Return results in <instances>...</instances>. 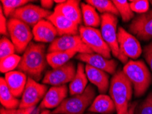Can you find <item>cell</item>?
Returning <instances> with one entry per match:
<instances>
[{"instance_id":"cell-2","label":"cell","mask_w":152,"mask_h":114,"mask_svg":"<svg viewBox=\"0 0 152 114\" xmlns=\"http://www.w3.org/2000/svg\"><path fill=\"white\" fill-rule=\"evenodd\" d=\"M132 94V84L129 79L119 70L114 74L110 85V95L116 107L117 114H126Z\"/></svg>"},{"instance_id":"cell-41","label":"cell","mask_w":152,"mask_h":114,"mask_svg":"<svg viewBox=\"0 0 152 114\" xmlns=\"http://www.w3.org/2000/svg\"><path fill=\"white\" fill-rule=\"evenodd\" d=\"M151 2H152V1H151Z\"/></svg>"},{"instance_id":"cell-6","label":"cell","mask_w":152,"mask_h":114,"mask_svg":"<svg viewBox=\"0 0 152 114\" xmlns=\"http://www.w3.org/2000/svg\"><path fill=\"white\" fill-rule=\"evenodd\" d=\"M79 34L82 40L94 53L107 59H110V50L109 45L104 40L100 30L86 26H80Z\"/></svg>"},{"instance_id":"cell-19","label":"cell","mask_w":152,"mask_h":114,"mask_svg":"<svg viewBox=\"0 0 152 114\" xmlns=\"http://www.w3.org/2000/svg\"><path fill=\"white\" fill-rule=\"evenodd\" d=\"M54 12L61 14L78 25L81 23L82 12L80 8V1L68 0L63 4H57L54 9Z\"/></svg>"},{"instance_id":"cell-39","label":"cell","mask_w":152,"mask_h":114,"mask_svg":"<svg viewBox=\"0 0 152 114\" xmlns=\"http://www.w3.org/2000/svg\"><path fill=\"white\" fill-rule=\"evenodd\" d=\"M40 114H50V111L49 110H44L40 113Z\"/></svg>"},{"instance_id":"cell-26","label":"cell","mask_w":152,"mask_h":114,"mask_svg":"<svg viewBox=\"0 0 152 114\" xmlns=\"http://www.w3.org/2000/svg\"><path fill=\"white\" fill-rule=\"evenodd\" d=\"M87 4H89L103 14H112L114 15H119L118 10L114 5L113 1L109 0H87Z\"/></svg>"},{"instance_id":"cell-18","label":"cell","mask_w":152,"mask_h":114,"mask_svg":"<svg viewBox=\"0 0 152 114\" xmlns=\"http://www.w3.org/2000/svg\"><path fill=\"white\" fill-rule=\"evenodd\" d=\"M4 79L14 96L16 98L22 96L28 79L26 74L21 71H11L6 73Z\"/></svg>"},{"instance_id":"cell-20","label":"cell","mask_w":152,"mask_h":114,"mask_svg":"<svg viewBox=\"0 0 152 114\" xmlns=\"http://www.w3.org/2000/svg\"><path fill=\"white\" fill-rule=\"evenodd\" d=\"M85 73L89 81L98 88L101 94L107 92L109 85V76L106 72L87 64Z\"/></svg>"},{"instance_id":"cell-13","label":"cell","mask_w":152,"mask_h":114,"mask_svg":"<svg viewBox=\"0 0 152 114\" xmlns=\"http://www.w3.org/2000/svg\"><path fill=\"white\" fill-rule=\"evenodd\" d=\"M129 30L140 40L152 39V10L136 17L131 22Z\"/></svg>"},{"instance_id":"cell-3","label":"cell","mask_w":152,"mask_h":114,"mask_svg":"<svg viewBox=\"0 0 152 114\" xmlns=\"http://www.w3.org/2000/svg\"><path fill=\"white\" fill-rule=\"evenodd\" d=\"M123 71L134 87L135 96H142L152 81L151 74L143 61L130 60L124 66Z\"/></svg>"},{"instance_id":"cell-25","label":"cell","mask_w":152,"mask_h":114,"mask_svg":"<svg viewBox=\"0 0 152 114\" xmlns=\"http://www.w3.org/2000/svg\"><path fill=\"white\" fill-rule=\"evenodd\" d=\"M81 10L83 21L86 27H97L101 25L100 17L96 8L88 4H81Z\"/></svg>"},{"instance_id":"cell-1","label":"cell","mask_w":152,"mask_h":114,"mask_svg":"<svg viewBox=\"0 0 152 114\" xmlns=\"http://www.w3.org/2000/svg\"><path fill=\"white\" fill-rule=\"evenodd\" d=\"M47 56L44 44L31 42L25 51L18 69L33 79L39 81L48 63Z\"/></svg>"},{"instance_id":"cell-40","label":"cell","mask_w":152,"mask_h":114,"mask_svg":"<svg viewBox=\"0 0 152 114\" xmlns=\"http://www.w3.org/2000/svg\"><path fill=\"white\" fill-rule=\"evenodd\" d=\"M86 114H94V113H86Z\"/></svg>"},{"instance_id":"cell-37","label":"cell","mask_w":152,"mask_h":114,"mask_svg":"<svg viewBox=\"0 0 152 114\" xmlns=\"http://www.w3.org/2000/svg\"><path fill=\"white\" fill-rule=\"evenodd\" d=\"M137 103H134L132 104H130L128 108V110L126 114H134L135 109L137 108Z\"/></svg>"},{"instance_id":"cell-35","label":"cell","mask_w":152,"mask_h":114,"mask_svg":"<svg viewBox=\"0 0 152 114\" xmlns=\"http://www.w3.org/2000/svg\"><path fill=\"white\" fill-rule=\"evenodd\" d=\"M144 57L152 71V43L144 47Z\"/></svg>"},{"instance_id":"cell-32","label":"cell","mask_w":152,"mask_h":114,"mask_svg":"<svg viewBox=\"0 0 152 114\" xmlns=\"http://www.w3.org/2000/svg\"><path fill=\"white\" fill-rule=\"evenodd\" d=\"M130 6L133 13L134 12L141 15L148 12L149 3L147 0H135L130 1Z\"/></svg>"},{"instance_id":"cell-12","label":"cell","mask_w":152,"mask_h":114,"mask_svg":"<svg viewBox=\"0 0 152 114\" xmlns=\"http://www.w3.org/2000/svg\"><path fill=\"white\" fill-rule=\"evenodd\" d=\"M77 69L72 62H69L64 66L48 71L44 76L43 84L61 86L71 82L75 77Z\"/></svg>"},{"instance_id":"cell-24","label":"cell","mask_w":152,"mask_h":114,"mask_svg":"<svg viewBox=\"0 0 152 114\" xmlns=\"http://www.w3.org/2000/svg\"><path fill=\"white\" fill-rule=\"evenodd\" d=\"M77 51H55L49 53L47 59L49 64L53 68H57L69 62L71 58L76 55Z\"/></svg>"},{"instance_id":"cell-27","label":"cell","mask_w":152,"mask_h":114,"mask_svg":"<svg viewBox=\"0 0 152 114\" xmlns=\"http://www.w3.org/2000/svg\"><path fill=\"white\" fill-rule=\"evenodd\" d=\"M21 57L18 55L13 54L10 56L1 60L0 61V71L2 73H8L12 71L14 69L18 66Z\"/></svg>"},{"instance_id":"cell-14","label":"cell","mask_w":152,"mask_h":114,"mask_svg":"<svg viewBox=\"0 0 152 114\" xmlns=\"http://www.w3.org/2000/svg\"><path fill=\"white\" fill-rule=\"evenodd\" d=\"M76 58L106 73L110 74L116 73L117 62L114 60H109L97 53H79Z\"/></svg>"},{"instance_id":"cell-31","label":"cell","mask_w":152,"mask_h":114,"mask_svg":"<svg viewBox=\"0 0 152 114\" xmlns=\"http://www.w3.org/2000/svg\"><path fill=\"white\" fill-rule=\"evenodd\" d=\"M135 114H152V92L149 93L146 99L137 107Z\"/></svg>"},{"instance_id":"cell-29","label":"cell","mask_w":152,"mask_h":114,"mask_svg":"<svg viewBox=\"0 0 152 114\" xmlns=\"http://www.w3.org/2000/svg\"><path fill=\"white\" fill-rule=\"evenodd\" d=\"M29 1L27 0H1L2 9L6 17H9L18 8L25 6Z\"/></svg>"},{"instance_id":"cell-38","label":"cell","mask_w":152,"mask_h":114,"mask_svg":"<svg viewBox=\"0 0 152 114\" xmlns=\"http://www.w3.org/2000/svg\"><path fill=\"white\" fill-rule=\"evenodd\" d=\"M66 1L65 0H55L54 2H55V3H57V4H63Z\"/></svg>"},{"instance_id":"cell-7","label":"cell","mask_w":152,"mask_h":114,"mask_svg":"<svg viewBox=\"0 0 152 114\" xmlns=\"http://www.w3.org/2000/svg\"><path fill=\"white\" fill-rule=\"evenodd\" d=\"M101 18V34L104 41L111 50L115 57L121 61V55L117 41V16L112 14H102Z\"/></svg>"},{"instance_id":"cell-16","label":"cell","mask_w":152,"mask_h":114,"mask_svg":"<svg viewBox=\"0 0 152 114\" xmlns=\"http://www.w3.org/2000/svg\"><path fill=\"white\" fill-rule=\"evenodd\" d=\"M68 94L66 85L53 86L48 90L40 104V109H56L60 105Z\"/></svg>"},{"instance_id":"cell-5","label":"cell","mask_w":152,"mask_h":114,"mask_svg":"<svg viewBox=\"0 0 152 114\" xmlns=\"http://www.w3.org/2000/svg\"><path fill=\"white\" fill-rule=\"evenodd\" d=\"M8 31L16 51L25 52L33 37L30 27L21 21L11 18L8 21Z\"/></svg>"},{"instance_id":"cell-33","label":"cell","mask_w":152,"mask_h":114,"mask_svg":"<svg viewBox=\"0 0 152 114\" xmlns=\"http://www.w3.org/2000/svg\"><path fill=\"white\" fill-rule=\"evenodd\" d=\"M36 107L27 109H7L4 107L1 108V114H31L34 112Z\"/></svg>"},{"instance_id":"cell-34","label":"cell","mask_w":152,"mask_h":114,"mask_svg":"<svg viewBox=\"0 0 152 114\" xmlns=\"http://www.w3.org/2000/svg\"><path fill=\"white\" fill-rule=\"evenodd\" d=\"M0 32L2 35H7V31H8V23L6 21V17L4 16L3 13V9L1 6L0 8Z\"/></svg>"},{"instance_id":"cell-28","label":"cell","mask_w":152,"mask_h":114,"mask_svg":"<svg viewBox=\"0 0 152 114\" xmlns=\"http://www.w3.org/2000/svg\"><path fill=\"white\" fill-rule=\"evenodd\" d=\"M113 2L118 10L119 14L121 15L124 22H128L134 17V13L131 10L130 4L127 1L114 0Z\"/></svg>"},{"instance_id":"cell-21","label":"cell","mask_w":152,"mask_h":114,"mask_svg":"<svg viewBox=\"0 0 152 114\" xmlns=\"http://www.w3.org/2000/svg\"><path fill=\"white\" fill-rule=\"evenodd\" d=\"M87 76L85 73V66L83 63H79L77 68V73L72 81L70 83L69 90L72 96L82 94L87 88Z\"/></svg>"},{"instance_id":"cell-4","label":"cell","mask_w":152,"mask_h":114,"mask_svg":"<svg viewBox=\"0 0 152 114\" xmlns=\"http://www.w3.org/2000/svg\"><path fill=\"white\" fill-rule=\"evenodd\" d=\"M96 91L91 85L87 86L82 94L75 95L64 100L50 114H83L95 99Z\"/></svg>"},{"instance_id":"cell-8","label":"cell","mask_w":152,"mask_h":114,"mask_svg":"<svg viewBox=\"0 0 152 114\" xmlns=\"http://www.w3.org/2000/svg\"><path fill=\"white\" fill-rule=\"evenodd\" d=\"M117 41L121 55V62L127 64L128 58L135 60L142 53V49L139 40L132 34L119 27L117 31Z\"/></svg>"},{"instance_id":"cell-30","label":"cell","mask_w":152,"mask_h":114,"mask_svg":"<svg viewBox=\"0 0 152 114\" xmlns=\"http://www.w3.org/2000/svg\"><path fill=\"white\" fill-rule=\"evenodd\" d=\"M16 51L15 45L6 37H2L0 41V60L15 54Z\"/></svg>"},{"instance_id":"cell-15","label":"cell","mask_w":152,"mask_h":114,"mask_svg":"<svg viewBox=\"0 0 152 114\" xmlns=\"http://www.w3.org/2000/svg\"><path fill=\"white\" fill-rule=\"evenodd\" d=\"M48 20L53 23L60 36H77L79 33V25L56 12H53L48 17Z\"/></svg>"},{"instance_id":"cell-23","label":"cell","mask_w":152,"mask_h":114,"mask_svg":"<svg viewBox=\"0 0 152 114\" xmlns=\"http://www.w3.org/2000/svg\"><path fill=\"white\" fill-rule=\"evenodd\" d=\"M0 101L3 107L7 109H15L19 107L20 102L9 89L5 79H0Z\"/></svg>"},{"instance_id":"cell-36","label":"cell","mask_w":152,"mask_h":114,"mask_svg":"<svg viewBox=\"0 0 152 114\" xmlns=\"http://www.w3.org/2000/svg\"><path fill=\"white\" fill-rule=\"evenodd\" d=\"M40 2L42 8L47 10L51 8L54 4V1H51V0H42Z\"/></svg>"},{"instance_id":"cell-9","label":"cell","mask_w":152,"mask_h":114,"mask_svg":"<svg viewBox=\"0 0 152 114\" xmlns=\"http://www.w3.org/2000/svg\"><path fill=\"white\" fill-rule=\"evenodd\" d=\"M77 51L79 53H93L94 52L83 42L79 35L60 36L50 43L48 51Z\"/></svg>"},{"instance_id":"cell-10","label":"cell","mask_w":152,"mask_h":114,"mask_svg":"<svg viewBox=\"0 0 152 114\" xmlns=\"http://www.w3.org/2000/svg\"><path fill=\"white\" fill-rule=\"evenodd\" d=\"M51 12L34 4H28L18 8L11 15V18L21 21L29 27L35 25L51 15Z\"/></svg>"},{"instance_id":"cell-11","label":"cell","mask_w":152,"mask_h":114,"mask_svg":"<svg viewBox=\"0 0 152 114\" xmlns=\"http://www.w3.org/2000/svg\"><path fill=\"white\" fill-rule=\"evenodd\" d=\"M47 92V86L40 84L36 80L30 77L28 78L23 94L22 95L21 101L20 102V109H27L36 107L41 99Z\"/></svg>"},{"instance_id":"cell-22","label":"cell","mask_w":152,"mask_h":114,"mask_svg":"<svg viewBox=\"0 0 152 114\" xmlns=\"http://www.w3.org/2000/svg\"><path fill=\"white\" fill-rule=\"evenodd\" d=\"M116 110L113 101L109 96L100 94L94 100L89 111L101 114H111Z\"/></svg>"},{"instance_id":"cell-17","label":"cell","mask_w":152,"mask_h":114,"mask_svg":"<svg viewBox=\"0 0 152 114\" xmlns=\"http://www.w3.org/2000/svg\"><path fill=\"white\" fill-rule=\"evenodd\" d=\"M32 33L36 41L50 43L55 40V37L58 34L53 23L45 19L40 21L33 27Z\"/></svg>"}]
</instances>
